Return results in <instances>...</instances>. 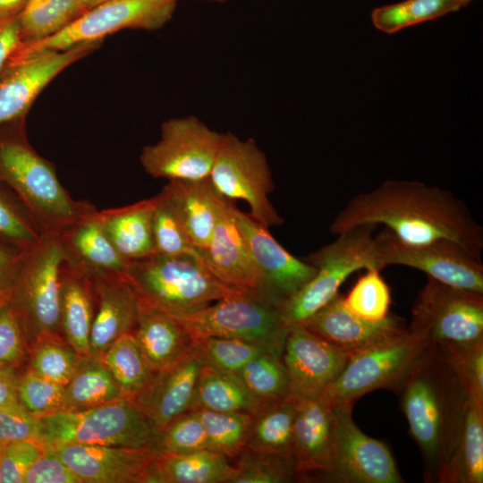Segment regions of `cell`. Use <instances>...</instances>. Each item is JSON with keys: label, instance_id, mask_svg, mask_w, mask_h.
Wrapping results in <instances>:
<instances>
[{"label": "cell", "instance_id": "11a10c76", "mask_svg": "<svg viewBox=\"0 0 483 483\" xmlns=\"http://www.w3.org/2000/svg\"><path fill=\"white\" fill-rule=\"evenodd\" d=\"M22 43L19 15L0 17V75Z\"/></svg>", "mask_w": 483, "mask_h": 483}, {"label": "cell", "instance_id": "ffe728a7", "mask_svg": "<svg viewBox=\"0 0 483 483\" xmlns=\"http://www.w3.org/2000/svg\"><path fill=\"white\" fill-rule=\"evenodd\" d=\"M81 483H146L153 447L68 445L55 448Z\"/></svg>", "mask_w": 483, "mask_h": 483}, {"label": "cell", "instance_id": "d4e9b609", "mask_svg": "<svg viewBox=\"0 0 483 483\" xmlns=\"http://www.w3.org/2000/svg\"><path fill=\"white\" fill-rule=\"evenodd\" d=\"M132 333L154 373L177 361L195 343V339L178 320L142 298Z\"/></svg>", "mask_w": 483, "mask_h": 483}, {"label": "cell", "instance_id": "f5cc1de1", "mask_svg": "<svg viewBox=\"0 0 483 483\" xmlns=\"http://www.w3.org/2000/svg\"><path fill=\"white\" fill-rule=\"evenodd\" d=\"M25 483H81V481L61 459L55 449L46 448L27 471Z\"/></svg>", "mask_w": 483, "mask_h": 483}, {"label": "cell", "instance_id": "ba28073f", "mask_svg": "<svg viewBox=\"0 0 483 483\" xmlns=\"http://www.w3.org/2000/svg\"><path fill=\"white\" fill-rule=\"evenodd\" d=\"M178 0H104L88 8L56 34L33 43H22L9 63L43 50H66L102 42L125 29L155 30L167 23ZM8 63V64H9Z\"/></svg>", "mask_w": 483, "mask_h": 483}, {"label": "cell", "instance_id": "f1b7e54d", "mask_svg": "<svg viewBox=\"0 0 483 483\" xmlns=\"http://www.w3.org/2000/svg\"><path fill=\"white\" fill-rule=\"evenodd\" d=\"M235 473L227 456L209 449L185 453L159 451L146 483H231Z\"/></svg>", "mask_w": 483, "mask_h": 483}, {"label": "cell", "instance_id": "9c48e42d", "mask_svg": "<svg viewBox=\"0 0 483 483\" xmlns=\"http://www.w3.org/2000/svg\"><path fill=\"white\" fill-rule=\"evenodd\" d=\"M194 339L236 338L282 358L288 328L278 308L238 292L198 310L173 317Z\"/></svg>", "mask_w": 483, "mask_h": 483}, {"label": "cell", "instance_id": "f907efd6", "mask_svg": "<svg viewBox=\"0 0 483 483\" xmlns=\"http://www.w3.org/2000/svg\"><path fill=\"white\" fill-rule=\"evenodd\" d=\"M27 343L20 320L9 304H0V368H13L24 357Z\"/></svg>", "mask_w": 483, "mask_h": 483}, {"label": "cell", "instance_id": "e575fe53", "mask_svg": "<svg viewBox=\"0 0 483 483\" xmlns=\"http://www.w3.org/2000/svg\"><path fill=\"white\" fill-rule=\"evenodd\" d=\"M88 8L86 0H28L19 14L23 43L56 34Z\"/></svg>", "mask_w": 483, "mask_h": 483}, {"label": "cell", "instance_id": "8d00e7d4", "mask_svg": "<svg viewBox=\"0 0 483 483\" xmlns=\"http://www.w3.org/2000/svg\"><path fill=\"white\" fill-rule=\"evenodd\" d=\"M153 237L156 254L165 257L199 255L167 189L154 197Z\"/></svg>", "mask_w": 483, "mask_h": 483}, {"label": "cell", "instance_id": "9f6ffc18", "mask_svg": "<svg viewBox=\"0 0 483 483\" xmlns=\"http://www.w3.org/2000/svg\"><path fill=\"white\" fill-rule=\"evenodd\" d=\"M18 380L13 368H0V408L19 402Z\"/></svg>", "mask_w": 483, "mask_h": 483}, {"label": "cell", "instance_id": "5b68a950", "mask_svg": "<svg viewBox=\"0 0 483 483\" xmlns=\"http://www.w3.org/2000/svg\"><path fill=\"white\" fill-rule=\"evenodd\" d=\"M126 277L140 298L172 317L242 292L221 283L206 267L200 253L179 257L156 254L132 261Z\"/></svg>", "mask_w": 483, "mask_h": 483}, {"label": "cell", "instance_id": "d590c367", "mask_svg": "<svg viewBox=\"0 0 483 483\" xmlns=\"http://www.w3.org/2000/svg\"><path fill=\"white\" fill-rule=\"evenodd\" d=\"M101 360L128 398H134L148 384L154 372L148 365L133 333L118 338Z\"/></svg>", "mask_w": 483, "mask_h": 483}, {"label": "cell", "instance_id": "e0dca14e", "mask_svg": "<svg viewBox=\"0 0 483 483\" xmlns=\"http://www.w3.org/2000/svg\"><path fill=\"white\" fill-rule=\"evenodd\" d=\"M100 44H83L61 51L43 50L9 63L0 75V124L22 118L52 80Z\"/></svg>", "mask_w": 483, "mask_h": 483}, {"label": "cell", "instance_id": "91938a15", "mask_svg": "<svg viewBox=\"0 0 483 483\" xmlns=\"http://www.w3.org/2000/svg\"><path fill=\"white\" fill-rule=\"evenodd\" d=\"M460 7L466 6L469 3H470L472 0H456Z\"/></svg>", "mask_w": 483, "mask_h": 483}, {"label": "cell", "instance_id": "5bb4252c", "mask_svg": "<svg viewBox=\"0 0 483 483\" xmlns=\"http://www.w3.org/2000/svg\"><path fill=\"white\" fill-rule=\"evenodd\" d=\"M377 258L384 268L402 265L423 271L443 284L483 293V263L450 240L407 243L385 228L375 236Z\"/></svg>", "mask_w": 483, "mask_h": 483}, {"label": "cell", "instance_id": "30bf717a", "mask_svg": "<svg viewBox=\"0 0 483 483\" xmlns=\"http://www.w3.org/2000/svg\"><path fill=\"white\" fill-rule=\"evenodd\" d=\"M408 330L430 344L483 341V293L428 276L415 298Z\"/></svg>", "mask_w": 483, "mask_h": 483}, {"label": "cell", "instance_id": "c3c4849f", "mask_svg": "<svg viewBox=\"0 0 483 483\" xmlns=\"http://www.w3.org/2000/svg\"><path fill=\"white\" fill-rule=\"evenodd\" d=\"M208 449L204 426L196 411H188L160 430L158 450L177 453Z\"/></svg>", "mask_w": 483, "mask_h": 483}, {"label": "cell", "instance_id": "8992f818", "mask_svg": "<svg viewBox=\"0 0 483 483\" xmlns=\"http://www.w3.org/2000/svg\"><path fill=\"white\" fill-rule=\"evenodd\" d=\"M377 225H362L343 231L331 243L306 258L316 267L315 275L295 294L278 308L287 328L302 326L311 316L327 304L342 284L362 268L382 269L377 258L373 232Z\"/></svg>", "mask_w": 483, "mask_h": 483}, {"label": "cell", "instance_id": "f6af8a7d", "mask_svg": "<svg viewBox=\"0 0 483 483\" xmlns=\"http://www.w3.org/2000/svg\"><path fill=\"white\" fill-rule=\"evenodd\" d=\"M195 346L203 366L233 373H238L255 356L268 352L253 343L225 337L198 338Z\"/></svg>", "mask_w": 483, "mask_h": 483}, {"label": "cell", "instance_id": "f546056e", "mask_svg": "<svg viewBox=\"0 0 483 483\" xmlns=\"http://www.w3.org/2000/svg\"><path fill=\"white\" fill-rule=\"evenodd\" d=\"M165 187L176 205L194 247L199 251L204 250L215 229L221 196L209 178L168 181Z\"/></svg>", "mask_w": 483, "mask_h": 483}, {"label": "cell", "instance_id": "94428289", "mask_svg": "<svg viewBox=\"0 0 483 483\" xmlns=\"http://www.w3.org/2000/svg\"><path fill=\"white\" fill-rule=\"evenodd\" d=\"M4 445V443L0 442V461H1V455H2V451H3Z\"/></svg>", "mask_w": 483, "mask_h": 483}, {"label": "cell", "instance_id": "277c9868", "mask_svg": "<svg viewBox=\"0 0 483 483\" xmlns=\"http://www.w3.org/2000/svg\"><path fill=\"white\" fill-rule=\"evenodd\" d=\"M159 436L160 431L135 401L123 398L83 411H60L38 418L37 440L52 449L93 445L158 450Z\"/></svg>", "mask_w": 483, "mask_h": 483}, {"label": "cell", "instance_id": "1f68e13d", "mask_svg": "<svg viewBox=\"0 0 483 483\" xmlns=\"http://www.w3.org/2000/svg\"><path fill=\"white\" fill-rule=\"evenodd\" d=\"M263 401L257 398L238 373L203 366L190 411L254 413Z\"/></svg>", "mask_w": 483, "mask_h": 483}, {"label": "cell", "instance_id": "484cf974", "mask_svg": "<svg viewBox=\"0 0 483 483\" xmlns=\"http://www.w3.org/2000/svg\"><path fill=\"white\" fill-rule=\"evenodd\" d=\"M96 310L91 276L66 258L60 274V323L65 341L80 356L89 354V338Z\"/></svg>", "mask_w": 483, "mask_h": 483}, {"label": "cell", "instance_id": "7dc6e473", "mask_svg": "<svg viewBox=\"0 0 483 483\" xmlns=\"http://www.w3.org/2000/svg\"><path fill=\"white\" fill-rule=\"evenodd\" d=\"M64 394L65 386L44 379L29 369L18 380V401L37 418L64 411Z\"/></svg>", "mask_w": 483, "mask_h": 483}, {"label": "cell", "instance_id": "836d02e7", "mask_svg": "<svg viewBox=\"0 0 483 483\" xmlns=\"http://www.w3.org/2000/svg\"><path fill=\"white\" fill-rule=\"evenodd\" d=\"M128 398L101 358L90 354L80 357L77 368L65 386L64 410L83 411Z\"/></svg>", "mask_w": 483, "mask_h": 483}, {"label": "cell", "instance_id": "6f0895ef", "mask_svg": "<svg viewBox=\"0 0 483 483\" xmlns=\"http://www.w3.org/2000/svg\"><path fill=\"white\" fill-rule=\"evenodd\" d=\"M28 0H0V17L18 16Z\"/></svg>", "mask_w": 483, "mask_h": 483}, {"label": "cell", "instance_id": "4fadbf2b", "mask_svg": "<svg viewBox=\"0 0 483 483\" xmlns=\"http://www.w3.org/2000/svg\"><path fill=\"white\" fill-rule=\"evenodd\" d=\"M429 344L408 329L350 355L323 396L332 405L354 402L377 390L394 391L415 359Z\"/></svg>", "mask_w": 483, "mask_h": 483}, {"label": "cell", "instance_id": "681fc988", "mask_svg": "<svg viewBox=\"0 0 483 483\" xmlns=\"http://www.w3.org/2000/svg\"><path fill=\"white\" fill-rule=\"evenodd\" d=\"M46 448L36 439L5 443L0 461V483H23L31 465Z\"/></svg>", "mask_w": 483, "mask_h": 483}, {"label": "cell", "instance_id": "d6a6232c", "mask_svg": "<svg viewBox=\"0 0 483 483\" xmlns=\"http://www.w3.org/2000/svg\"><path fill=\"white\" fill-rule=\"evenodd\" d=\"M295 403L291 398L263 401L252 413L245 447L292 458Z\"/></svg>", "mask_w": 483, "mask_h": 483}, {"label": "cell", "instance_id": "8fae6325", "mask_svg": "<svg viewBox=\"0 0 483 483\" xmlns=\"http://www.w3.org/2000/svg\"><path fill=\"white\" fill-rule=\"evenodd\" d=\"M208 178L220 196L244 200L249 215L263 226L269 229L284 223L268 199L274 182L267 158L252 139L241 140L224 133Z\"/></svg>", "mask_w": 483, "mask_h": 483}, {"label": "cell", "instance_id": "60d3db41", "mask_svg": "<svg viewBox=\"0 0 483 483\" xmlns=\"http://www.w3.org/2000/svg\"><path fill=\"white\" fill-rule=\"evenodd\" d=\"M236 457V473L231 483H287L297 479L292 458L247 447Z\"/></svg>", "mask_w": 483, "mask_h": 483}, {"label": "cell", "instance_id": "83f0119b", "mask_svg": "<svg viewBox=\"0 0 483 483\" xmlns=\"http://www.w3.org/2000/svg\"><path fill=\"white\" fill-rule=\"evenodd\" d=\"M155 198L98 211L100 223L117 251L129 262L156 255L153 237Z\"/></svg>", "mask_w": 483, "mask_h": 483}, {"label": "cell", "instance_id": "7402d4cb", "mask_svg": "<svg viewBox=\"0 0 483 483\" xmlns=\"http://www.w3.org/2000/svg\"><path fill=\"white\" fill-rule=\"evenodd\" d=\"M202 367L194 343L177 361L155 372L148 384L133 398L159 431L191 410Z\"/></svg>", "mask_w": 483, "mask_h": 483}, {"label": "cell", "instance_id": "ab89813d", "mask_svg": "<svg viewBox=\"0 0 483 483\" xmlns=\"http://www.w3.org/2000/svg\"><path fill=\"white\" fill-rule=\"evenodd\" d=\"M29 370L48 381L65 386L71 380L80 356L64 337L49 336L30 347Z\"/></svg>", "mask_w": 483, "mask_h": 483}, {"label": "cell", "instance_id": "db71d44e", "mask_svg": "<svg viewBox=\"0 0 483 483\" xmlns=\"http://www.w3.org/2000/svg\"><path fill=\"white\" fill-rule=\"evenodd\" d=\"M27 250L0 236V304L9 300Z\"/></svg>", "mask_w": 483, "mask_h": 483}, {"label": "cell", "instance_id": "b9f144b4", "mask_svg": "<svg viewBox=\"0 0 483 483\" xmlns=\"http://www.w3.org/2000/svg\"><path fill=\"white\" fill-rule=\"evenodd\" d=\"M238 374L261 401L290 397L289 377L283 360L269 352L250 360Z\"/></svg>", "mask_w": 483, "mask_h": 483}, {"label": "cell", "instance_id": "9a60e30c", "mask_svg": "<svg viewBox=\"0 0 483 483\" xmlns=\"http://www.w3.org/2000/svg\"><path fill=\"white\" fill-rule=\"evenodd\" d=\"M353 404L333 405L334 449L330 470L321 481L334 483H402L387 445L355 424Z\"/></svg>", "mask_w": 483, "mask_h": 483}, {"label": "cell", "instance_id": "816d5d0a", "mask_svg": "<svg viewBox=\"0 0 483 483\" xmlns=\"http://www.w3.org/2000/svg\"><path fill=\"white\" fill-rule=\"evenodd\" d=\"M38 418L20 402L0 408V442L38 439Z\"/></svg>", "mask_w": 483, "mask_h": 483}, {"label": "cell", "instance_id": "4316f807", "mask_svg": "<svg viewBox=\"0 0 483 483\" xmlns=\"http://www.w3.org/2000/svg\"><path fill=\"white\" fill-rule=\"evenodd\" d=\"M98 211L60 233L66 258L89 275L109 274L126 276L130 262L107 237Z\"/></svg>", "mask_w": 483, "mask_h": 483}, {"label": "cell", "instance_id": "d6986e66", "mask_svg": "<svg viewBox=\"0 0 483 483\" xmlns=\"http://www.w3.org/2000/svg\"><path fill=\"white\" fill-rule=\"evenodd\" d=\"M232 211L235 224L267 286L281 305L315 275L316 267L288 252L272 236L268 228L241 211L234 204Z\"/></svg>", "mask_w": 483, "mask_h": 483}, {"label": "cell", "instance_id": "7a4b0ae2", "mask_svg": "<svg viewBox=\"0 0 483 483\" xmlns=\"http://www.w3.org/2000/svg\"><path fill=\"white\" fill-rule=\"evenodd\" d=\"M423 462V480L438 483L456 445L469 395L437 344H428L395 389Z\"/></svg>", "mask_w": 483, "mask_h": 483}, {"label": "cell", "instance_id": "603a6c76", "mask_svg": "<svg viewBox=\"0 0 483 483\" xmlns=\"http://www.w3.org/2000/svg\"><path fill=\"white\" fill-rule=\"evenodd\" d=\"M293 401L296 409L293 453L297 479L321 481L333 462V405L323 395Z\"/></svg>", "mask_w": 483, "mask_h": 483}, {"label": "cell", "instance_id": "f35d334b", "mask_svg": "<svg viewBox=\"0 0 483 483\" xmlns=\"http://www.w3.org/2000/svg\"><path fill=\"white\" fill-rule=\"evenodd\" d=\"M193 411H197L204 426L208 449L227 457H236L245 447L252 423V414Z\"/></svg>", "mask_w": 483, "mask_h": 483}, {"label": "cell", "instance_id": "2e32d148", "mask_svg": "<svg viewBox=\"0 0 483 483\" xmlns=\"http://www.w3.org/2000/svg\"><path fill=\"white\" fill-rule=\"evenodd\" d=\"M233 201L221 196L208 246L199 251L209 271L226 286L279 308L256 266L233 216Z\"/></svg>", "mask_w": 483, "mask_h": 483}, {"label": "cell", "instance_id": "7bdbcfd3", "mask_svg": "<svg viewBox=\"0 0 483 483\" xmlns=\"http://www.w3.org/2000/svg\"><path fill=\"white\" fill-rule=\"evenodd\" d=\"M42 231L24 202L8 186L0 182V236L30 249Z\"/></svg>", "mask_w": 483, "mask_h": 483}, {"label": "cell", "instance_id": "7c38bea8", "mask_svg": "<svg viewBox=\"0 0 483 483\" xmlns=\"http://www.w3.org/2000/svg\"><path fill=\"white\" fill-rule=\"evenodd\" d=\"M224 133L194 116L173 118L161 126L160 139L143 148L140 161L154 178L202 180L209 177Z\"/></svg>", "mask_w": 483, "mask_h": 483}, {"label": "cell", "instance_id": "ac0fdd59", "mask_svg": "<svg viewBox=\"0 0 483 483\" xmlns=\"http://www.w3.org/2000/svg\"><path fill=\"white\" fill-rule=\"evenodd\" d=\"M351 354L329 344L303 326L288 328L282 360L292 400L323 394L343 370Z\"/></svg>", "mask_w": 483, "mask_h": 483}, {"label": "cell", "instance_id": "4dcf8cb0", "mask_svg": "<svg viewBox=\"0 0 483 483\" xmlns=\"http://www.w3.org/2000/svg\"><path fill=\"white\" fill-rule=\"evenodd\" d=\"M483 482V405L468 398L460 434L438 483Z\"/></svg>", "mask_w": 483, "mask_h": 483}, {"label": "cell", "instance_id": "cb8c5ba5", "mask_svg": "<svg viewBox=\"0 0 483 483\" xmlns=\"http://www.w3.org/2000/svg\"><path fill=\"white\" fill-rule=\"evenodd\" d=\"M96 310L90 331L89 354L101 358L121 336L132 333L140 298L125 275H95Z\"/></svg>", "mask_w": 483, "mask_h": 483}, {"label": "cell", "instance_id": "52a82bcc", "mask_svg": "<svg viewBox=\"0 0 483 483\" xmlns=\"http://www.w3.org/2000/svg\"><path fill=\"white\" fill-rule=\"evenodd\" d=\"M65 251L60 233H42L27 250L7 302L29 348L38 340L64 337L60 323V274Z\"/></svg>", "mask_w": 483, "mask_h": 483}, {"label": "cell", "instance_id": "ee69618b", "mask_svg": "<svg viewBox=\"0 0 483 483\" xmlns=\"http://www.w3.org/2000/svg\"><path fill=\"white\" fill-rule=\"evenodd\" d=\"M346 296L345 306L357 316L369 320H380L388 316L391 292L382 277L381 269H366Z\"/></svg>", "mask_w": 483, "mask_h": 483}, {"label": "cell", "instance_id": "bcb514c9", "mask_svg": "<svg viewBox=\"0 0 483 483\" xmlns=\"http://www.w3.org/2000/svg\"><path fill=\"white\" fill-rule=\"evenodd\" d=\"M473 401L483 405V341L437 344Z\"/></svg>", "mask_w": 483, "mask_h": 483}, {"label": "cell", "instance_id": "6da1fadb", "mask_svg": "<svg viewBox=\"0 0 483 483\" xmlns=\"http://www.w3.org/2000/svg\"><path fill=\"white\" fill-rule=\"evenodd\" d=\"M383 225L407 243L453 241L478 258L483 229L451 191L417 181L388 180L357 194L332 221L334 234L362 225Z\"/></svg>", "mask_w": 483, "mask_h": 483}, {"label": "cell", "instance_id": "680465c9", "mask_svg": "<svg viewBox=\"0 0 483 483\" xmlns=\"http://www.w3.org/2000/svg\"><path fill=\"white\" fill-rule=\"evenodd\" d=\"M102 1L104 0H86V3H87L88 7L89 8ZM204 1H209V2H215V3H225L228 0H204Z\"/></svg>", "mask_w": 483, "mask_h": 483}, {"label": "cell", "instance_id": "74e56055", "mask_svg": "<svg viewBox=\"0 0 483 483\" xmlns=\"http://www.w3.org/2000/svg\"><path fill=\"white\" fill-rule=\"evenodd\" d=\"M460 8L456 0H405L374 9L371 20L377 30L394 34Z\"/></svg>", "mask_w": 483, "mask_h": 483}, {"label": "cell", "instance_id": "3957f363", "mask_svg": "<svg viewBox=\"0 0 483 483\" xmlns=\"http://www.w3.org/2000/svg\"><path fill=\"white\" fill-rule=\"evenodd\" d=\"M0 182L24 202L42 233H62L97 210L71 197L55 165L29 143L21 124L0 125Z\"/></svg>", "mask_w": 483, "mask_h": 483}, {"label": "cell", "instance_id": "44dd1931", "mask_svg": "<svg viewBox=\"0 0 483 483\" xmlns=\"http://www.w3.org/2000/svg\"><path fill=\"white\" fill-rule=\"evenodd\" d=\"M309 331L343 352L352 354L404 333L401 319L387 316L369 320L352 312L339 292L303 325Z\"/></svg>", "mask_w": 483, "mask_h": 483}]
</instances>
